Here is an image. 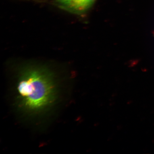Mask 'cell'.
<instances>
[{
	"label": "cell",
	"instance_id": "cell-1",
	"mask_svg": "<svg viewBox=\"0 0 154 154\" xmlns=\"http://www.w3.org/2000/svg\"><path fill=\"white\" fill-rule=\"evenodd\" d=\"M17 91L21 105L29 110L38 111L51 104L55 99L53 74L41 67H30L23 71Z\"/></svg>",
	"mask_w": 154,
	"mask_h": 154
},
{
	"label": "cell",
	"instance_id": "cell-2",
	"mask_svg": "<svg viewBox=\"0 0 154 154\" xmlns=\"http://www.w3.org/2000/svg\"><path fill=\"white\" fill-rule=\"evenodd\" d=\"M96 0H56L63 9L77 14H82L88 11Z\"/></svg>",
	"mask_w": 154,
	"mask_h": 154
}]
</instances>
